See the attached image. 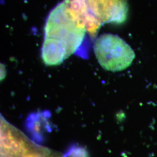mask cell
<instances>
[{
  "mask_svg": "<svg viewBox=\"0 0 157 157\" xmlns=\"http://www.w3.org/2000/svg\"><path fill=\"white\" fill-rule=\"evenodd\" d=\"M86 31L65 9L62 2L50 12L45 23L41 56L45 65H58L82 44Z\"/></svg>",
  "mask_w": 157,
  "mask_h": 157,
  "instance_id": "6da1fadb",
  "label": "cell"
},
{
  "mask_svg": "<svg viewBox=\"0 0 157 157\" xmlns=\"http://www.w3.org/2000/svg\"><path fill=\"white\" fill-rule=\"evenodd\" d=\"M93 50L101 67L111 72L126 69L135 57L131 47L119 36L111 33L102 34L97 37Z\"/></svg>",
  "mask_w": 157,
  "mask_h": 157,
  "instance_id": "7a4b0ae2",
  "label": "cell"
},
{
  "mask_svg": "<svg viewBox=\"0 0 157 157\" xmlns=\"http://www.w3.org/2000/svg\"><path fill=\"white\" fill-rule=\"evenodd\" d=\"M91 12L102 23L123 21L128 11L127 0H86Z\"/></svg>",
  "mask_w": 157,
  "mask_h": 157,
  "instance_id": "3957f363",
  "label": "cell"
},
{
  "mask_svg": "<svg viewBox=\"0 0 157 157\" xmlns=\"http://www.w3.org/2000/svg\"><path fill=\"white\" fill-rule=\"evenodd\" d=\"M49 117V113L44 111L33 113L26 119V129L34 142L41 143L44 141L45 133L50 129Z\"/></svg>",
  "mask_w": 157,
  "mask_h": 157,
  "instance_id": "277c9868",
  "label": "cell"
},
{
  "mask_svg": "<svg viewBox=\"0 0 157 157\" xmlns=\"http://www.w3.org/2000/svg\"><path fill=\"white\" fill-rule=\"evenodd\" d=\"M3 152L16 157H64L63 155L59 152L39 146L35 142L30 140L25 135L23 136L17 151L12 153Z\"/></svg>",
  "mask_w": 157,
  "mask_h": 157,
  "instance_id": "5b68a950",
  "label": "cell"
},
{
  "mask_svg": "<svg viewBox=\"0 0 157 157\" xmlns=\"http://www.w3.org/2000/svg\"><path fill=\"white\" fill-rule=\"evenodd\" d=\"M63 156L64 157H89V154L86 148L75 144L67 148Z\"/></svg>",
  "mask_w": 157,
  "mask_h": 157,
  "instance_id": "8992f818",
  "label": "cell"
}]
</instances>
